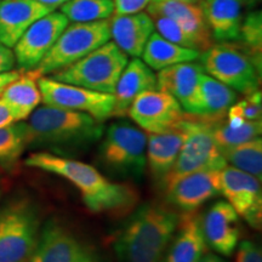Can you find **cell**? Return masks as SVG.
<instances>
[{"label": "cell", "mask_w": 262, "mask_h": 262, "mask_svg": "<svg viewBox=\"0 0 262 262\" xmlns=\"http://www.w3.org/2000/svg\"><path fill=\"white\" fill-rule=\"evenodd\" d=\"M25 164L70 181L80 192L85 205L93 212L122 211L137 201L134 189L111 181L93 165L80 160L49 152H37L29 155Z\"/></svg>", "instance_id": "obj_1"}, {"label": "cell", "mask_w": 262, "mask_h": 262, "mask_svg": "<svg viewBox=\"0 0 262 262\" xmlns=\"http://www.w3.org/2000/svg\"><path fill=\"white\" fill-rule=\"evenodd\" d=\"M179 220L178 212L160 203L140 206L114 241L117 262H160Z\"/></svg>", "instance_id": "obj_2"}, {"label": "cell", "mask_w": 262, "mask_h": 262, "mask_svg": "<svg viewBox=\"0 0 262 262\" xmlns=\"http://www.w3.org/2000/svg\"><path fill=\"white\" fill-rule=\"evenodd\" d=\"M28 146H45L61 152L86 148L102 139L104 127L89 114L44 104L25 123Z\"/></svg>", "instance_id": "obj_3"}, {"label": "cell", "mask_w": 262, "mask_h": 262, "mask_svg": "<svg viewBox=\"0 0 262 262\" xmlns=\"http://www.w3.org/2000/svg\"><path fill=\"white\" fill-rule=\"evenodd\" d=\"M127 61L125 52L113 41H107L74 63L51 73L50 78L61 83L113 95Z\"/></svg>", "instance_id": "obj_4"}, {"label": "cell", "mask_w": 262, "mask_h": 262, "mask_svg": "<svg viewBox=\"0 0 262 262\" xmlns=\"http://www.w3.org/2000/svg\"><path fill=\"white\" fill-rule=\"evenodd\" d=\"M147 135L126 120H117L102 135L98 158L108 171L141 180L147 168Z\"/></svg>", "instance_id": "obj_5"}, {"label": "cell", "mask_w": 262, "mask_h": 262, "mask_svg": "<svg viewBox=\"0 0 262 262\" xmlns=\"http://www.w3.org/2000/svg\"><path fill=\"white\" fill-rule=\"evenodd\" d=\"M192 117L191 119L186 113L185 119L182 120L185 131L183 143L175 164L162 181L164 187H168L176 180L188 173L201 170H221L227 165L212 136L210 124L214 119Z\"/></svg>", "instance_id": "obj_6"}, {"label": "cell", "mask_w": 262, "mask_h": 262, "mask_svg": "<svg viewBox=\"0 0 262 262\" xmlns=\"http://www.w3.org/2000/svg\"><path fill=\"white\" fill-rule=\"evenodd\" d=\"M40 233L34 204L14 199L0 208V262H29Z\"/></svg>", "instance_id": "obj_7"}, {"label": "cell", "mask_w": 262, "mask_h": 262, "mask_svg": "<svg viewBox=\"0 0 262 262\" xmlns=\"http://www.w3.org/2000/svg\"><path fill=\"white\" fill-rule=\"evenodd\" d=\"M111 39L110 19L72 22L63 29L48 54L34 68L39 74H51L86 56Z\"/></svg>", "instance_id": "obj_8"}, {"label": "cell", "mask_w": 262, "mask_h": 262, "mask_svg": "<svg viewBox=\"0 0 262 262\" xmlns=\"http://www.w3.org/2000/svg\"><path fill=\"white\" fill-rule=\"evenodd\" d=\"M199 58L204 73L232 90L244 95L258 90L260 78L256 61L235 45L228 42L211 45Z\"/></svg>", "instance_id": "obj_9"}, {"label": "cell", "mask_w": 262, "mask_h": 262, "mask_svg": "<svg viewBox=\"0 0 262 262\" xmlns=\"http://www.w3.org/2000/svg\"><path fill=\"white\" fill-rule=\"evenodd\" d=\"M38 88L41 102L47 106L86 113L98 122L112 117L114 106L112 94L97 93L77 85L61 83L44 75L38 79Z\"/></svg>", "instance_id": "obj_10"}, {"label": "cell", "mask_w": 262, "mask_h": 262, "mask_svg": "<svg viewBox=\"0 0 262 262\" xmlns=\"http://www.w3.org/2000/svg\"><path fill=\"white\" fill-rule=\"evenodd\" d=\"M185 116L179 101L158 89L139 95L127 111V117L148 134L171 130L179 126Z\"/></svg>", "instance_id": "obj_11"}, {"label": "cell", "mask_w": 262, "mask_h": 262, "mask_svg": "<svg viewBox=\"0 0 262 262\" xmlns=\"http://www.w3.org/2000/svg\"><path fill=\"white\" fill-rule=\"evenodd\" d=\"M220 194L226 198L239 217L258 228L262 219L261 180L234 166L226 165L220 171Z\"/></svg>", "instance_id": "obj_12"}, {"label": "cell", "mask_w": 262, "mask_h": 262, "mask_svg": "<svg viewBox=\"0 0 262 262\" xmlns=\"http://www.w3.org/2000/svg\"><path fill=\"white\" fill-rule=\"evenodd\" d=\"M68 24L70 21L62 12L52 11L29 26L14 47L19 68L22 71L34 70Z\"/></svg>", "instance_id": "obj_13"}, {"label": "cell", "mask_w": 262, "mask_h": 262, "mask_svg": "<svg viewBox=\"0 0 262 262\" xmlns=\"http://www.w3.org/2000/svg\"><path fill=\"white\" fill-rule=\"evenodd\" d=\"M29 262H98V258L64 226L50 220L40 229Z\"/></svg>", "instance_id": "obj_14"}, {"label": "cell", "mask_w": 262, "mask_h": 262, "mask_svg": "<svg viewBox=\"0 0 262 262\" xmlns=\"http://www.w3.org/2000/svg\"><path fill=\"white\" fill-rule=\"evenodd\" d=\"M202 64L183 62L163 68L156 74L157 89L171 95L181 104L183 112L198 116L201 106Z\"/></svg>", "instance_id": "obj_15"}, {"label": "cell", "mask_w": 262, "mask_h": 262, "mask_svg": "<svg viewBox=\"0 0 262 262\" xmlns=\"http://www.w3.org/2000/svg\"><path fill=\"white\" fill-rule=\"evenodd\" d=\"M221 170H201L178 179L165 187L169 203L183 212L195 211L220 194Z\"/></svg>", "instance_id": "obj_16"}, {"label": "cell", "mask_w": 262, "mask_h": 262, "mask_svg": "<svg viewBox=\"0 0 262 262\" xmlns=\"http://www.w3.org/2000/svg\"><path fill=\"white\" fill-rule=\"evenodd\" d=\"M206 245L216 253L231 256L239 243V216L226 201H219L202 217Z\"/></svg>", "instance_id": "obj_17"}, {"label": "cell", "mask_w": 262, "mask_h": 262, "mask_svg": "<svg viewBox=\"0 0 262 262\" xmlns=\"http://www.w3.org/2000/svg\"><path fill=\"white\" fill-rule=\"evenodd\" d=\"M146 9L147 14L152 18L162 16L179 22L194 38L199 52H204L211 45H214L212 34L206 25L202 4L152 0Z\"/></svg>", "instance_id": "obj_18"}, {"label": "cell", "mask_w": 262, "mask_h": 262, "mask_svg": "<svg viewBox=\"0 0 262 262\" xmlns=\"http://www.w3.org/2000/svg\"><path fill=\"white\" fill-rule=\"evenodd\" d=\"M206 250L202 215L196 211L183 212L160 262H196Z\"/></svg>", "instance_id": "obj_19"}, {"label": "cell", "mask_w": 262, "mask_h": 262, "mask_svg": "<svg viewBox=\"0 0 262 262\" xmlns=\"http://www.w3.org/2000/svg\"><path fill=\"white\" fill-rule=\"evenodd\" d=\"M157 89L156 73L139 57L127 61L114 89L112 117L124 119L135 98L145 91Z\"/></svg>", "instance_id": "obj_20"}, {"label": "cell", "mask_w": 262, "mask_h": 262, "mask_svg": "<svg viewBox=\"0 0 262 262\" xmlns=\"http://www.w3.org/2000/svg\"><path fill=\"white\" fill-rule=\"evenodd\" d=\"M37 0H2L0 2V41L14 48L27 28L42 16L50 14Z\"/></svg>", "instance_id": "obj_21"}, {"label": "cell", "mask_w": 262, "mask_h": 262, "mask_svg": "<svg viewBox=\"0 0 262 262\" xmlns=\"http://www.w3.org/2000/svg\"><path fill=\"white\" fill-rule=\"evenodd\" d=\"M111 38L127 56L141 57L146 42L155 32V22L147 12L112 16L110 21Z\"/></svg>", "instance_id": "obj_22"}, {"label": "cell", "mask_w": 262, "mask_h": 262, "mask_svg": "<svg viewBox=\"0 0 262 262\" xmlns=\"http://www.w3.org/2000/svg\"><path fill=\"white\" fill-rule=\"evenodd\" d=\"M185 131L182 122L179 126L159 134H148L146 146V160L149 171L156 180L163 181L164 178L178 159L181 150Z\"/></svg>", "instance_id": "obj_23"}, {"label": "cell", "mask_w": 262, "mask_h": 262, "mask_svg": "<svg viewBox=\"0 0 262 262\" xmlns=\"http://www.w3.org/2000/svg\"><path fill=\"white\" fill-rule=\"evenodd\" d=\"M201 4L215 39L233 41L241 38L242 0H203Z\"/></svg>", "instance_id": "obj_24"}, {"label": "cell", "mask_w": 262, "mask_h": 262, "mask_svg": "<svg viewBox=\"0 0 262 262\" xmlns=\"http://www.w3.org/2000/svg\"><path fill=\"white\" fill-rule=\"evenodd\" d=\"M41 75L35 70L26 71L17 79L9 83L3 89L0 100L5 102L15 114L17 122L27 119L41 102L38 79Z\"/></svg>", "instance_id": "obj_25"}, {"label": "cell", "mask_w": 262, "mask_h": 262, "mask_svg": "<svg viewBox=\"0 0 262 262\" xmlns=\"http://www.w3.org/2000/svg\"><path fill=\"white\" fill-rule=\"evenodd\" d=\"M142 61L152 71H160L170 66L193 62L201 57V52L194 49L180 47L178 44L166 40L157 32H153L143 49Z\"/></svg>", "instance_id": "obj_26"}, {"label": "cell", "mask_w": 262, "mask_h": 262, "mask_svg": "<svg viewBox=\"0 0 262 262\" xmlns=\"http://www.w3.org/2000/svg\"><path fill=\"white\" fill-rule=\"evenodd\" d=\"M235 100L237 94L234 90L206 73L202 74L198 117L217 119L227 113L228 108L235 102Z\"/></svg>", "instance_id": "obj_27"}, {"label": "cell", "mask_w": 262, "mask_h": 262, "mask_svg": "<svg viewBox=\"0 0 262 262\" xmlns=\"http://www.w3.org/2000/svg\"><path fill=\"white\" fill-rule=\"evenodd\" d=\"M212 136L219 148L222 150L231 148L261 136L262 122L260 120H244L241 118H228L227 122L211 120Z\"/></svg>", "instance_id": "obj_28"}, {"label": "cell", "mask_w": 262, "mask_h": 262, "mask_svg": "<svg viewBox=\"0 0 262 262\" xmlns=\"http://www.w3.org/2000/svg\"><path fill=\"white\" fill-rule=\"evenodd\" d=\"M225 160L239 170L250 173L258 180L262 176V140L256 137L231 148L222 150Z\"/></svg>", "instance_id": "obj_29"}, {"label": "cell", "mask_w": 262, "mask_h": 262, "mask_svg": "<svg viewBox=\"0 0 262 262\" xmlns=\"http://www.w3.org/2000/svg\"><path fill=\"white\" fill-rule=\"evenodd\" d=\"M61 12L68 21L95 22L113 15V0H68L61 6Z\"/></svg>", "instance_id": "obj_30"}, {"label": "cell", "mask_w": 262, "mask_h": 262, "mask_svg": "<svg viewBox=\"0 0 262 262\" xmlns=\"http://www.w3.org/2000/svg\"><path fill=\"white\" fill-rule=\"evenodd\" d=\"M27 146L25 123H14L0 127V160L17 159Z\"/></svg>", "instance_id": "obj_31"}, {"label": "cell", "mask_w": 262, "mask_h": 262, "mask_svg": "<svg viewBox=\"0 0 262 262\" xmlns=\"http://www.w3.org/2000/svg\"><path fill=\"white\" fill-rule=\"evenodd\" d=\"M153 22H155L157 33L162 35L163 38H165L166 40L178 44L180 47L194 49L198 51L194 38L179 22L169 17H162V16L153 17Z\"/></svg>", "instance_id": "obj_32"}, {"label": "cell", "mask_w": 262, "mask_h": 262, "mask_svg": "<svg viewBox=\"0 0 262 262\" xmlns=\"http://www.w3.org/2000/svg\"><path fill=\"white\" fill-rule=\"evenodd\" d=\"M245 45L251 51V56L255 60L258 57L261 60L262 45V14L261 11H255L248 15L245 21L241 26V38Z\"/></svg>", "instance_id": "obj_33"}, {"label": "cell", "mask_w": 262, "mask_h": 262, "mask_svg": "<svg viewBox=\"0 0 262 262\" xmlns=\"http://www.w3.org/2000/svg\"><path fill=\"white\" fill-rule=\"evenodd\" d=\"M262 113L261 91L256 90L247 95L244 100L233 103L228 108V118H241L244 120H260Z\"/></svg>", "instance_id": "obj_34"}, {"label": "cell", "mask_w": 262, "mask_h": 262, "mask_svg": "<svg viewBox=\"0 0 262 262\" xmlns=\"http://www.w3.org/2000/svg\"><path fill=\"white\" fill-rule=\"evenodd\" d=\"M152 0H113V15L125 16L143 11Z\"/></svg>", "instance_id": "obj_35"}, {"label": "cell", "mask_w": 262, "mask_h": 262, "mask_svg": "<svg viewBox=\"0 0 262 262\" xmlns=\"http://www.w3.org/2000/svg\"><path fill=\"white\" fill-rule=\"evenodd\" d=\"M235 262H262L261 248L250 241H243L239 244Z\"/></svg>", "instance_id": "obj_36"}, {"label": "cell", "mask_w": 262, "mask_h": 262, "mask_svg": "<svg viewBox=\"0 0 262 262\" xmlns=\"http://www.w3.org/2000/svg\"><path fill=\"white\" fill-rule=\"evenodd\" d=\"M16 64V57L11 48L0 41V74L12 71Z\"/></svg>", "instance_id": "obj_37"}, {"label": "cell", "mask_w": 262, "mask_h": 262, "mask_svg": "<svg viewBox=\"0 0 262 262\" xmlns=\"http://www.w3.org/2000/svg\"><path fill=\"white\" fill-rule=\"evenodd\" d=\"M14 123H17L14 112L10 110L8 104L0 100V127L9 126Z\"/></svg>", "instance_id": "obj_38"}, {"label": "cell", "mask_w": 262, "mask_h": 262, "mask_svg": "<svg viewBox=\"0 0 262 262\" xmlns=\"http://www.w3.org/2000/svg\"><path fill=\"white\" fill-rule=\"evenodd\" d=\"M19 74H21V71H10L0 74V89H3V88H5L9 83L17 79Z\"/></svg>", "instance_id": "obj_39"}, {"label": "cell", "mask_w": 262, "mask_h": 262, "mask_svg": "<svg viewBox=\"0 0 262 262\" xmlns=\"http://www.w3.org/2000/svg\"><path fill=\"white\" fill-rule=\"evenodd\" d=\"M38 3H40L41 5L47 6L50 11H55V10L61 8L62 5L66 4L68 0H37Z\"/></svg>", "instance_id": "obj_40"}, {"label": "cell", "mask_w": 262, "mask_h": 262, "mask_svg": "<svg viewBox=\"0 0 262 262\" xmlns=\"http://www.w3.org/2000/svg\"><path fill=\"white\" fill-rule=\"evenodd\" d=\"M196 262H225V261L222 260L221 257L216 256V255H214V254L205 253Z\"/></svg>", "instance_id": "obj_41"}, {"label": "cell", "mask_w": 262, "mask_h": 262, "mask_svg": "<svg viewBox=\"0 0 262 262\" xmlns=\"http://www.w3.org/2000/svg\"><path fill=\"white\" fill-rule=\"evenodd\" d=\"M157 2H181V3H194V4H201L203 0H157Z\"/></svg>", "instance_id": "obj_42"}, {"label": "cell", "mask_w": 262, "mask_h": 262, "mask_svg": "<svg viewBox=\"0 0 262 262\" xmlns=\"http://www.w3.org/2000/svg\"><path fill=\"white\" fill-rule=\"evenodd\" d=\"M3 89H4V88H3ZM3 89H0V95H2V93H3Z\"/></svg>", "instance_id": "obj_43"}, {"label": "cell", "mask_w": 262, "mask_h": 262, "mask_svg": "<svg viewBox=\"0 0 262 262\" xmlns=\"http://www.w3.org/2000/svg\"><path fill=\"white\" fill-rule=\"evenodd\" d=\"M0 2H2V0H0Z\"/></svg>", "instance_id": "obj_44"}]
</instances>
